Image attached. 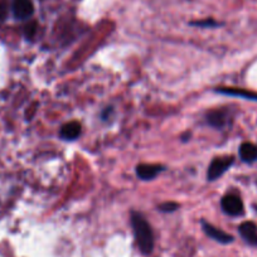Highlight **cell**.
<instances>
[{
  "instance_id": "6da1fadb",
  "label": "cell",
  "mask_w": 257,
  "mask_h": 257,
  "mask_svg": "<svg viewBox=\"0 0 257 257\" xmlns=\"http://www.w3.org/2000/svg\"><path fill=\"white\" fill-rule=\"evenodd\" d=\"M132 224L140 251L144 254H150L154 248V234L150 224L142 214L135 212L132 214Z\"/></svg>"
},
{
  "instance_id": "7a4b0ae2",
  "label": "cell",
  "mask_w": 257,
  "mask_h": 257,
  "mask_svg": "<svg viewBox=\"0 0 257 257\" xmlns=\"http://www.w3.org/2000/svg\"><path fill=\"white\" fill-rule=\"evenodd\" d=\"M233 164V158L232 157H224V158H216L212 160L211 165L208 168V173H207V178L208 180H216L218 179L221 175H223L227 172L231 165Z\"/></svg>"
},
{
  "instance_id": "3957f363",
  "label": "cell",
  "mask_w": 257,
  "mask_h": 257,
  "mask_svg": "<svg viewBox=\"0 0 257 257\" xmlns=\"http://www.w3.org/2000/svg\"><path fill=\"white\" fill-rule=\"evenodd\" d=\"M222 209L224 213L229 214L232 217H237L243 214V203H242L241 198L234 194H227L222 198L221 202Z\"/></svg>"
},
{
  "instance_id": "277c9868",
  "label": "cell",
  "mask_w": 257,
  "mask_h": 257,
  "mask_svg": "<svg viewBox=\"0 0 257 257\" xmlns=\"http://www.w3.org/2000/svg\"><path fill=\"white\" fill-rule=\"evenodd\" d=\"M13 13L17 19H28L33 16L34 7L32 0H16L13 4Z\"/></svg>"
},
{
  "instance_id": "5b68a950",
  "label": "cell",
  "mask_w": 257,
  "mask_h": 257,
  "mask_svg": "<svg viewBox=\"0 0 257 257\" xmlns=\"http://www.w3.org/2000/svg\"><path fill=\"white\" fill-rule=\"evenodd\" d=\"M202 226H203V229L204 232H206L207 234H208L211 238H213L214 241L219 242V243H231L232 241H233V237L231 236V234L226 233L224 231H222V229H218L216 228L214 226H212V224L207 223V222H202Z\"/></svg>"
},
{
  "instance_id": "8992f818",
  "label": "cell",
  "mask_w": 257,
  "mask_h": 257,
  "mask_svg": "<svg viewBox=\"0 0 257 257\" xmlns=\"http://www.w3.org/2000/svg\"><path fill=\"white\" fill-rule=\"evenodd\" d=\"M239 234L247 243L257 246V226L253 222H243L238 228Z\"/></svg>"
},
{
  "instance_id": "52a82bcc",
  "label": "cell",
  "mask_w": 257,
  "mask_h": 257,
  "mask_svg": "<svg viewBox=\"0 0 257 257\" xmlns=\"http://www.w3.org/2000/svg\"><path fill=\"white\" fill-rule=\"evenodd\" d=\"M164 168L158 164H140L137 167V174L140 179L150 180L157 177Z\"/></svg>"
},
{
  "instance_id": "ba28073f",
  "label": "cell",
  "mask_w": 257,
  "mask_h": 257,
  "mask_svg": "<svg viewBox=\"0 0 257 257\" xmlns=\"http://www.w3.org/2000/svg\"><path fill=\"white\" fill-rule=\"evenodd\" d=\"M62 139L64 140H76L81 135V123L77 121H71V122L64 123L59 132Z\"/></svg>"
},
{
  "instance_id": "9c48e42d",
  "label": "cell",
  "mask_w": 257,
  "mask_h": 257,
  "mask_svg": "<svg viewBox=\"0 0 257 257\" xmlns=\"http://www.w3.org/2000/svg\"><path fill=\"white\" fill-rule=\"evenodd\" d=\"M208 123H211L214 127H223L228 121V112L226 110H212L206 116Z\"/></svg>"
},
{
  "instance_id": "30bf717a",
  "label": "cell",
  "mask_w": 257,
  "mask_h": 257,
  "mask_svg": "<svg viewBox=\"0 0 257 257\" xmlns=\"http://www.w3.org/2000/svg\"><path fill=\"white\" fill-rule=\"evenodd\" d=\"M216 92L223 93V95H229V96H237V97L246 98V100H252L257 101V93L251 92V91L241 90V88H229V87H221L217 88Z\"/></svg>"
},
{
  "instance_id": "8fae6325",
  "label": "cell",
  "mask_w": 257,
  "mask_h": 257,
  "mask_svg": "<svg viewBox=\"0 0 257 257\" xmlns=\"http://www.w3.org/2000/svg\"><path fill=\"white\" fill-rule=\"evenodd\" d=\"M239 157L244 163L257 162V147L251 143H243L239 147Z\"/></svg>"
},
{
  "instance_id": "7c38bea8",
  "label": "cell",
  "mask_w": 257,
  "mask_h": 257,
  "mask_svg": "<svg viewBox=\"0 0 257 257\" xmlns=\"http://www.w3.org/2000/svg\"><path fill=\"white\" fill-rule=\"evenodd\" d=\"M178 204L174 202H167V203H163L159 206V211L162 212H174L178 209Z\"/></svg>"
},
{
  "instance_id": "4fadbf2b",
  "label": "cell",
  "mask_w": 257,
  "mask_h": 257,
  "mask_svg": "<svg viewBox=\"0 0 257 257\" xmlns=\"http://www.w3.org/2000/svg\"><path fill=\"white\" fill-rule=\"evenodd\" d=\"M193 26H198V27H213V26H218L216 22L213 21H204V22H196V23H192Z\"/></svg>"
},
{
  "instance_id": "5bb4252c",
  "label": "cell",
  "mask_w": 257,
  "mask_h": 257,
  "mask_svg": "<svg viewBox=\"0 0 257 257\" xmlns=\"http://www.w3.org/2000/svg\"><path fill=\"white\" fill-rule=\"evenodd\" d=\"M7 17V7L4 4H0V21L6 19Z\"/></svg>"
}]
</instances>
